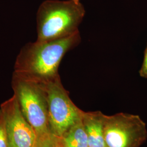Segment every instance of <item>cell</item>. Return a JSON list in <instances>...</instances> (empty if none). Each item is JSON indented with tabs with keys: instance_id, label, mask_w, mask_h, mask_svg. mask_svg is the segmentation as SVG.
<instances>
[{
	"instance_id": "6da1fadb",
	"label": "cell",
	"mask_w": 147,
	"mask_h": 147,
	"mask_svg": "<svg viewBox=\"0 0 147 147\" xmlns=\"http://www.w3.org/2000/svg\"><path fill=\"white\" fill-rule=\"evenodd\" d=\"M81 42L80 32L50 41L28 42L16 59L14 73L44 82L58 76L63 57Z\"/></svg>"
},
{
	"instance_id": "7a4b0ae2",
	"label": "cell",
	"mask_w": 147,
	"mask_h": 147,
	"mask_svg": "<svg viewBox=\"0 0 147 147\" xmlns=\"http://www.w3.org/2000/svg\"><path fill=\"white\" fill-rule=\"evenodd\" d=\"M85 15L80 0H46L37 13V41L68 37L79 31Z\"/></svg>"
},
{
	"instance_id": "3957f363",
	"label": "cell",
	"mask_w": 147,
	"mask_h": 147,
	"mask_svg": "<svg viewBox=\"0 0 147 147\" xmlns=\"http://www.w3.org/2000/svg\"><path fill=\"white\" fill-rule=\"evenodd\" d=\"M11 85L21 111L37 137L50 133L47 97L43 82L13 73Z\"/></svg>"
},
{
	"instance_id": "277c9868",
	"label": "cell",
	"mask_w": 147,
	"mask_h": 147,
	"mask_svg": "<svg viewBox=\"0 0 147 147\" xmlns=\"http://www.w3.org/2000/svg\"><path fill=\"white\" fill-rule=\"evenodd\" d=\"M43 84L47 97L50 131L61 138L79 119L82 110L70 99L59 75Z\"/></svg>"
},
{
	"instance_id": "5b68a950",
	"label": "cell",
	"mask_w": 147,
	"mask_h": 147,
	"mask_svg": "<svg viewBox=\"0 0 147 147\" xmlns=\"http://www.w3.org/2000/svg\"><path fill=\"white\" fill-rule=\"evenodd\" d=\"M104 136L106 147H140L147 140V126L136 115H105Z\"/></svg>"
},
{
	"instance_id": "8992f818",
	"label": "cell",
	"mask_w": 147,
	"mask_h": 147,
	"mask_svg": "<svg viewBox=\"0 0 147 147\" xmlns=\"http://www.w3.org/2000/svg\"><path fill=\"white\" fill-rule=\"evenodd\" d=\"M10 147H34L37 135L14 95L1 105Z\"/></svg>"
},
{
	"instance_id": "52a82bcc",
	"label": "cell",
	"mask_w": 147,
	"mask_h": 147,
	"mask_svg": "<svg viewBox=\"0 0 147 147\" xmlns=\"http://www.w3.org/2000/svg\"><path fill=\"white\" fill-rule=\"evenodd\" d=\"M81 117L88 136L89 147H106L104 136L105 115L100 111H81Z\"/></svg>"
},
{
	"instance_id": "ba28073f",
	"label": "cell",
	"mask_w": 147,
	"mask_h": 147,
	"mask_svg": "<svg viewBox=\"0 0 147 147\" xmlns=\"http://www.w3.org/2000/svg\"><path fill=\"white\" fill-rule=\"evenodd\" d=\"M59 139L64 147H89L88 136L81 116Z\"/></svg>"
},
{
	"instance_id": "9c48e42d",
	"label": "cell",
	"mask_w": 147,
	"mask_h": 147,
	"mask_svg": "<svg viewBox=\"0 0 147 147\" xmlns=\"http://www.w3.org/2000/svg\"><path fill=\"white\" fill-rule=\"evenodd\" d=\"M34 147H64L59 138L51 132L37 136Z\"/></svg>"
},
{
	"instance_id": "30bf717a",
	"label": "cell",
	"mask_w": 147,
	"mask_h": 147,
	"mask_svg": "<svg viewBox=\"0 0 147 147\" xmlns=\"http://www.w3.org/2000/svg\"><path fill=\"white\" fill-rule=\"evenodd\" d=\"M0 147H10L3 112L0 109Z\"/></svg>"
},
{
	"instance_id": "8fae6325",
	"label": "cell",
	"mask_w": 147,
	"mask_h": 147,
	"mask_svg": "<svg viewBox=\"0 0 147 147\" xmlns=\"http://www.w3.org/2000/svg\"><path fill=\"white\" fill-rule=\"evenodd\" d=\"M140 74L141 76L144 78H147V47L145 51L144 60Z\"/></svg>"
}]
</instances>
